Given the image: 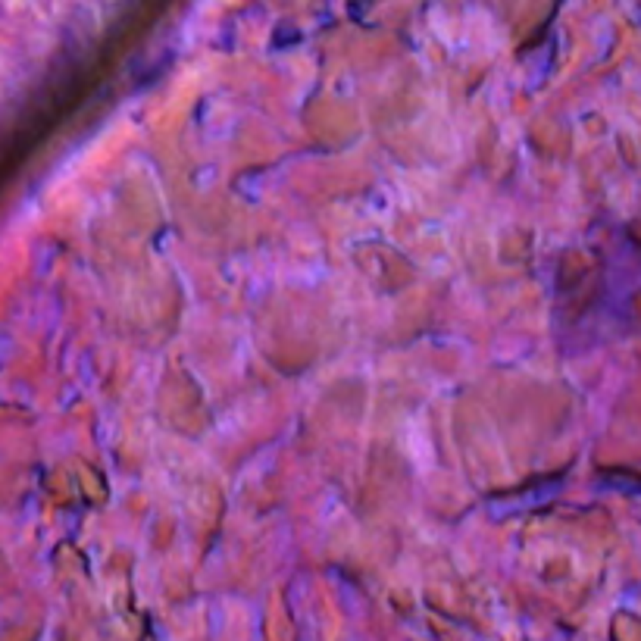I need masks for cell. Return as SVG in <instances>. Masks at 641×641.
<instances>
[{"mask_svg": "<svg viewBox=\"0 0 641 641\" xmlns=\"http://www.w3.org/2000/svg\"><path fill=\"white\" fill-rule=\"evenodd\" d=\"M147 19H153V10H151V7H144V13H141L138 19L119 22V26H116L113 32L107 35V44H103L91 60H85V63L78 66L76 76H69L66 82H60L57 88H53V94L47 97V101L41 103V107L35 110V113L19 126V132H16V141L10 144L7 169H13L16 160L26 157V151H32V147L38 144V141L44 138V135L51 132L57 122H63L66 116L76 110L78 101H85V97L94 91V85L101 82V78L107 76L110 69H113V63L122 57V51L128 47V41H132L135 35H138L141 28L147 26Z\"/></svg>", "mask_w": 641, "mask_h": 641, "instance_id": "obj_1", "label": "cell"}]
</instances>
